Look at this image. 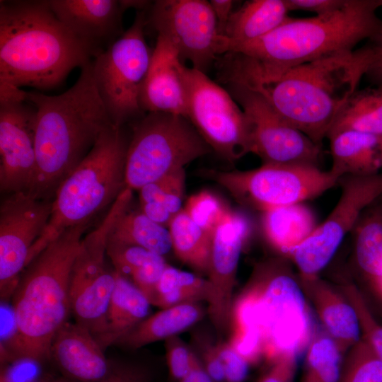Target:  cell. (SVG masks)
I'll list each match as a JSON object with an SVG mask.
<instances>
[{
  "label": "cell",
  "instance_id": "obj_1",
  "mask_svg": "<svg viewBox=\"0 0 382 382\" xmlns=\"http://www.w3.org/2000/svg\"><path fill=\"white\" fill-rule=\"evenodd\" d=\"M378 0H347L340 9L306 18H289L268 35L229 46L216 61L220 80L253 88L289 69L353 52L382 32Z\"/></svg>",
  "mask_w": 382,
  "mask_h": 382
},
{
  "label": "cell",
  "instance_id": "obj_2",
  "mask_svg": "<svg viewBox=\"0 0 382 382\" xmlns=\"http://www.w3.org/2000/svg\"><path fill=\"white\" fill-rule=\"evenodd\" d=\"M25 100L37 110L35 171L26 192L36 199L52 200L61 183L113 124L96 88L92 61L63 93L25 91Z\"/></svg>",
  "mask_w": 382,
  "mask_h": 382
},
{
  "label": "cell",
  "instance_id": "obj_3",
  "mask_svg": "<svg viewBox=\"0 0 382 382\" xmlns=\"http://www.w3.org/2000/svg\"><path fill=\"white\" fill-rule=\"evenodd\" d=\"M92 59L47 0L0 1V83L52 89Z\"/></svg>",
  "mask_w": 382,
  "mask_h": 382
},
{
  "label": "cell",
  "instance_id": "obj_4",
  "mask_svg": "<svg viewBox=\"0 0 382 382\" xmlns=\"http://www.w3.org/2000/svg\"><path fill=\"white\" fill-rule=\"evenodd\" d=\"M88 224L64 231L22 272L11 303L22 357L42 362L50 359L53 339L71 313V272Z\"/></svg>",
  "mask_w": 382,
  "mask_h": 382
},
{
  "label": "cell",
  "instance_id": "obj_5",
  "mask_svg": "<svg viewBox=\"0 0 382 382\" xmlns=\"http://www.w3.org/2000/svg\"><path fill=\"white\" fill-rule=\"evenodd\" d=\"M363 76L362 58L354 50L296 66L250 89L261 94L284 120L320 146Z\"/></svg>",
  "mask_w": 382,
  "mask_h": 382
},
{
  "label": "cell",
  "instance_id": "obj_6",
  "mask_svg": "<svg viewBox=\"0 0 382 382\" xmlns=\"http://www.w3.org/2000/svg\"><path fill=\"white\" fill-rule=\"evenodd\" d=\"M281 263L260 265L231 308L232 328L258 332L270 364L306 351L314 325L306 295Z\"/></svg>",
  "mask_w": 382,
  "mask_h": 382
},
{
  "label": "cell",
  "instance_id": "obj_7",
  "mask_svg": "<svg viewBox=\"0 0 382 382\" xmlns=\"http://www.w3.org/2000/svg\"><path fill=\"white\" fill-rule=\"evenodd\" d=\"M130 134L114 125L100 135L87 156L61 183L49 221L33 245L28 265L66 229L90 220L112 205L126 187L125 163Z\"/></svg>",
  "mask_w": 382,
  "mask_h": 382
},
{
  "label": "cell",
  "instance_id": "obj_8",
  "mask_svg": "<svg viewBox=\"0 0 382 382\" xmlns=\"http://www.w3.org/2000/svg\"><path fill=\"white\" fill-rule=\"evenodd\" d=\"M126 187L138 190L212 150L185 117L148 112L129 124Z\"/></svg>",
  "mask_w": 382,
  "mask_h": 382
},
{
  "label": "cell",
  "instance_id": "obj_9",
  "mask_svg": "<svg viewBox=\"0 0 382 382\" xmlns=\"http://www.w3.org/2000/svg\"><path fill=\"white\" fill-rule=\"evenodd\" d=\"M146 12L137 11L132 25L92 59L96 88L115 126H126L146 114L140 104L153 55L144 37Z\"/></svg>",
  "mask_w": 382,
  "mask_h": 382
},
{
  "label": "cell",
  "instance_id": "obj_10",
  "mask_svg": "<svg viewBox=\"0 0 382 382\" xmlns=\"http://www.w3.org/2000/svg\"><path fill=\"white\" fill-rule=\"evenodd\" d=\"M202 175L240 204L263 213L313 199L340 180L330 170L304 164L262 163L248 170H205Z\"/></svg>",
  "mask_w": 382,
  "mask_h": 382
},
{
  "label": "cell",
  "instance_id": "obj_11",
  "mask_svg": "<svg viewBox=\"0 0 382 382\" xmlns=\"http://www.w3.org/2000/svg\"><path fill=\"white\" fill-rule=\"evenodd\" d=\"M125 187L110 206L100 225L83 237L73 264L69 283L71 313L75 323L88 330L98 341L103 335L106 316L116 284L106 253L108 233L121 211L132 201Z\"/></svg>",
  "mask_w": 382,
  "mask_h": 382
},
{
  "label": "cell",
  "instance_id": "obj_12",
  "mask_svg": "<svg viewBox=\"0 0 382 382\" xmlns=\"http://www.w3.org/2000/svg\"><path fill=\"white\" fill-rule=\"evenodd\" d=\"M187 119L212 151L229 163L250 153L247 117L230 93L205 73L183 69Z\"/></svg>",
  "mask_w": 382,
  "mask_h": 382
},
{
  "label": "cell",
  "instance_id": "obj_13",
  "mask_svg": "<svg viewBox=\"0 0 382 382\" xmlns=\"http://www.w3.org/2000/svg\"><path fill=\"white\" fill-rule=\"evenodd\" d=\"M151 25L170 42L180 62L206 74L219 56L221 35L209 1L158 0L146 12Z\"/></svg>",
  "mask_w": 382,
  "mask_h": 382
},
{
  "label": "cell",
  "instance_id": "obj_14",
  "mask_svg": "<svg viewBox=\"0 0 382 382\" xmlns=\"http://www.w3.org/2000/svg\"><path fill=\"white\" fill-rule=\"evenodd\" d=\"M340 197L327 219L291 254L302 277H313L330 262L364 211L382 196V173L341 178Z\"/></svg>",
  "mask_w": 382,
  "mask_h": 382
},
{
  "label": "cell",
  "instance_id": "obj_15",
  "mask_svg": "<svg viewBox=\"0 0 382 382\" xmlns=\"http://www.w3.org/2000/svg\"><path fill=\"white\" fill-rule=\"evenodd\" d=\"M227 85L247 117L250 153L262 163L318 166L320 146L284 120L258 92L238 84Z\"/></svg>",
  "mask_w": 382,
  "mask_h": 382
},
{
  "label": "cell",
  "instance_id": "obj_16",
  "mask_svg": "<svg viewBox=\"0 0 382 382\" xmlns=\"http://www.w3.org/2000/svg\"><path fill=\"white\" fill-rule=\"evenodd\" d=\"M52 200L36 199L26 191L7 195L0 206V296L11 299L28 265L30 250L43 233Z\"/></svg>",
  "mask_w": 382,
  "mask_h": 382
},
{
  "label": "cell",
  "instance_id": "obj_17",
  "mask_svg": "<svg viewBox=\"0 0 382 382\" xmlns=\"http://www.w3.org/2000/svg\"><path fill=\"white\" fill-rule=\"evenodd\" d=\"M37 110L25 91L12 88L0 94V190L9 195L28 191L35 171Z\"/></svg>",
  "mask_w": 382,
  "mask_h": 382
},
{
  "label": "cell",
  "instance_id": "obj_18",
  "mask_svg": "<svg viewBox=\"0 0 382 382\" xmlns=\"http://www.w3.org/2000/svg\"><path fill=\"white\" fill-rule=\"evenodd\" d=\"M249 233L248 219L229 209L212 234L207 279L213 287L214 298L207 311L217 332L230 325L238 262Z\"/></svg>",
  "mask_w": 382,
  "mask_h": 382
},
{
  "label": "cell",
  "instance_id": "obj_19",
  "mask_svg": "<svg viewBox=\"0 0 382 382\" xmlns=\"http://www.w3.org/2000/svg\"><path fill=\"white\" fill-rule=\"evenodd\" d=\"M61 23L85 46L93 59L123 33L124 10L117 0H47Z\"/></svg>",
  "mask_w": 382,
  "mask_h": 382
},
{
  "label": "cell",
  "instance_id": "obj_20",
  "mask_svg": "<svg viewBox=\"0 0 382 382\" xmlns=\"http://www.w3.org/2000/svg\"><path fill=\"white\" fill-rule=\"evenodd\" d=\"M184 65L170 42L157 36L150 67L140 93V104L145 113L162 112L186 117Z\"/></svg>",
  "mask_w": 382,
  "mask_h": 382
},
{
  "label": "cell",
  "instance_id": "obj_21",
  "mask_svg": "<svg viewBox=\"0 0 382 382\" xmlns=\"http://www.w3.org/2000/svg\"><path fill=\"white\" fill-rule=\"evenodd\" d=\"M104 352L88 330L67 321L53 339L50 359L69 382H101L112 369Z\"/></svg>",
  "mask_w": 382,
  "mask_h": 382
},
{
  "label": "cell",
  "instance_id": "obj_22",
  "mask_svg": "<svg viewBox=\"0 0 382 382\" xmlns=\"http://www.w3.org/2000/svg\"><path fill=\"white\" fill-rule=\"evenodd\" d=\"M301 286L324 330L341 352H347L361 337L359 320L352 304L317 276H301Z\"/></svg>",
  "mask_w": 382,
  "mask_h": 382
},
{
  "label": "cell",
  "instance_id": "obj_23",
  "mask_svg": "<svg viewBox=\"0 0 382 382\" xmlns=\"http://www.w3.org/2000/svg\"><path fill=\"white\" fill-rule=\"evenodd\" d=\"M330 141L332 166L339 179L345 176H368L382 168L381 139L354 130H344L327 137Z\"/></svg>",
  "mask_w": 382,
  "mask_h": 382
},
{
  "label": "cell",
  "instance_id": "obj_24",
  "mask_svg": "<svg viewBox=\"0 0 382 382\" xmlns=\"http://www.w3.org/2000/svg\"><path fill=\"white\" fill-rule=\"evenodd\" d=\"M285 0H251L234 10L220 39L219 56L229 46L255 41L290 17Z\"/></svg>",
  "mask_w": 382,
  "mask_h": 382
},
{
  "label": "cell",
  "instance_id": "obj_25",
  "mask_svg": "<svg viewBox=\"0 0 382 382\" xmlns=\"http://www.w3.org/2000/svg\"><path fill=\"white\" fill-rule=\"evenodd\" d=\"M207 313L199 301L163 308L149 316L116 345L136 350L149 344L166 340L194 326Z\"/></svg>",
  "mask_w": 382,
  "mask_h": 382
},
{
  "label": "cell",
  "instance_id": "obj_26",
  "mask_svg": "<svg viewBox=\"0 0 382 382\" xmlns=\"http://www.w3.org/2000/svg\"><path fill=\"white\" fill-rule=\"evenodd\" d=\"M117 274L116 284L106 316L105 330L98 342L105 351L146 318L151 303L132 282Z\"/></svg>",
  "mask_w": 382,
  "mask_h": 382
},
{
  "label": "cell",
  "instance_id": "obj_27",
  "mask_svg": "<svg viewBox=\"0 0 382 382\" xmlns=\"http://www.w3.org/2000/svg\"><path fill=\"white\" fill-rule=\"evenodd\" d=\"M106 253L115 271L138 287L152 305L159 280L168 265L164 257L141 247L108 240Z\"/></svg>",
  "mask_w": 382,
  "mask_h": 382
},
{
  "label": "cell",
  "instance_id": "obj_28",
  "mask_svg": "<svg viewBox=\"0 0 382 382\" xmlns=\"http://www.w3.org/2000/svg\"><path fill=\"white\" fill-rule=\"evenodd\" d=\"M364 211L354 226L357 265L374 296L382 305V205Z\"/></svg>",
  "mask_w": 382,
  "mask_h": 382
},
{
  "label": "cell",
  "instance_id": "obj_29",
  "mask_svg": "<svg viewBox=\"0 0 382 382\" xmlns=\"http://www.w3.org/2000/svg\"><path fill=\"white\" fill-rule=\"evenodd\" d=\"M262 226L270 245L279 252L289 255L316 227L313 213L301 204L264 212Z\"/></svg>",
  "mask_w": 382,
  "mask_h": 382
},
{
  "label": "cell",
  "instance_id": "obj_30",
  "mask_svg": "<svg viewBox=\"0 0 382 382\" xmlns=\"http://www.w3.org/2000/svg\"><path fill=\"white\" fill-rule=\"evenodd\" d=\"M130 205L116 218L108 241L141 247L163 257L173 250L168 228L153 221L141 210L132 209Z\"/></svg>",
  "mask_w": 382,
  "mask_h": 382
},
{
  "label": "cell",
  "instance_id": "obj_31",
  "mask_svg": "<svg viewBox=\"0 0 382 382\" xmlns=\"http://www.w3.org/2000/svg\"><path fill=\"white\" fill-rule=\"evenodd\" d=\"M344 130L382 137V86L358 89L339 111L326 138Z\"/></svg>",
  "mask_w": 382,
  "mask_h": 382
},
{
  "label": "cell",
  "instance_id": "obj_32",
  "mask_svg": "<svg viewBox=\"0 0 382 382\" xmlns=\"http://www.w3.org/2000/svg\"><path fill=\"white\" fill-rule=\"evenodd\" d=\"M168 229L178 259L194 270L207 274L212 234L194 222L183 209L173 218Z\"/></svg>",
  "mask_w": 382,
  "mask_h": 382
},
{
  "label": "cell",
  "instance_id": "obj_33",
  "mask_svg": "<svg viewBox=\"0 0 382 382\" xmlns=\"http://www.w3.org/2000/svg\"><path fill=\"white\" fill-rule=\"evenodd\" d=\"M214 298L208 279L168 265L159 280L152 303L161 309L191 301H207Z\"/></svg>",
  "mask_w": 382,
  "mask_h": 382
},
{
  "label": "cell",
  "instance_id": "obj_34",
  "mask_svg": "<svg viewBox=\"0 0 382 382\" xmlns=\"http://www.w3.org/2000/svg\"><path fill=\"white\" fill-rule=\"evenodd\" d=\"M342 354L327 332L315 326L306 349L300 382H338Z\"/></svg>",
  "mask_w": 382,
  "mask_h": 382
},
{
  "label": "cell",
  "instance_id": "obj_35",
  "mask_svg": "<svg viewBox=\"0 0 382 382\" xmlns=\"http://www.w3.org/2000/svg\"><path fill=\"white\" fill-rule=\"evenodd\" d=\"M185 188V170L183 168L139 189V204L175 216L183 209Z\"/></svg>",
  "mask_w": 382,
  "mask_h": 382
},
{
  "label": "cell",
  "instance_id": "obj_36",
  "mask_svg": "<svg viewBox=\"0 0 382 382\" xmlns=\"http://www.w3.org/2000/svg\"><path fill=\"white\" fill-rule=\"evenodd\" d=\"M338 382H382V361L362 337L347 351Z\"/></svg>",
  "mask_w": 382,
  "mask_h": 382
},
{
  "label": "cell",
  "instance_id": "obj_37",
  "mask_svg": "<svg viewBox=\"0 0 382 382\" xmlns=\"http://www.w3.org/2000/svg\"><path fill=\"white\" fill-rule=\"evenodd\" d=\"M343 289L345 297L357 313L361 337L382 361V323L378 321L365 296L354 284H347Z\"/></svg>",
  "mask_w": 382,
  "mask_h": 382
},
{
  "label": "cell",
  "instance_id": "obj_38",
  "mask_svg": "<svg viewBox=\"0 0 382 382\" xmlns=\"http://www.w3.org/2000/svg\"><path fill=\"white\" fill-rule=\"evenodd\" d=\"M183 209L194 222L211 234L229 211L217 196L208 190L190 196Z\"/></svg>",
  "mask_w": 382,
  "mask_h": 382
},
{
  "label": "cell",
  "instance_id": "obj_39",
  "mask_svg": "<svg viewBox=\"0 0 382 382\" xmlns=\"http://www.w3.org/2000/svg\"><path fill=\"white\" fill-rule=\"evenodd\" d=\"M1 366L22 357L20 333L11 303L1 301Z\"/></svg>",
  "mask_w": 382,
  "mask_h": 382
},
{
  "label": "cell",
  "instance_id": "obj_40",
  "mask_svg": "<svg viewBox=\"0 0 382 382\" xmlns=\"http://www.w3.org/2000/svg\"><path fill=\"white\" fill-rule=\"evenodd\" d=\"M165 349L170 376L179 382L192 369L196 354L178 335L166 340Z\"/></svg>",
  "mask_w": 382,
  "mask_h": 382
},
{
  "label": "cell",
  "instance_id": "obj_41",
  "mask_svg": "<svg viewBox=\"0 0 382 382\" xmlns=\"http://www.w3.org/2000/svg\"><path fill=\"white\" fill-rule=\"evenodd\" d=\"M44 363L29 357L16 358L1 366L0 376L7 382H45L52 376L45 371Z\"/></svg>",
  "mask_w": 382,
  "mask_h": 382
},
{
  "label": "cell",
  "instance_id": "obj_42",
  "mask_svg": "<svg viewBox=\"0 0 382 382\" xmlns=\"http://www.w3.org/2000/svg\"><path fill=\"white\" fill-rule=\"evenodd\" d=\"M192 349L208 374L216 382H226L224 369L218 355L216 343L207 334L195 332L192 336Z\"/></svg>",
  "mask_w": 382,
  "mask_h": 382
},
{
  "label": "cell",
  "instance_id": "obj_43",
  "mask_svg": "<svg viewBox=\"0 0 382 382\" xmlns=\"http://www.w3.org/2000/svg\"><path fill=\"white\" fill-rule=\"evenodd\" d=\"M226 382H243L248 376L250 364L232 347L228 342H216Z\"/></svg>",
  "mask_w": 382,
  "mask_h": 382
},
{
  "label": "cell",
  "instance_id": "obj_44",
  "mask_svg": "<svg viewBox=\"0 0 382 382\" xmlns=\"http://www.w3.org/2000/svg\"><path fill=\"white\" fill-rule=\"evenodd\" d=\"M364 64V76L376 86H382V32L357 49Z\"/></svg>",
  "mask_w": 382,
  "mask_h": 382
},
{
  "label": "cell",
  "instance_id": "obj_45",
  "mask_svg": "<svg viewBox=\"0 0 382 382\" xmlns=\"http://www.w3.org/2000/svg\"><path fill=\"white\" fill-rule=\"evenodd\" d=\"M153 372L146 365L135 361H112L108 376L101 382H151Z\"/></svg>",
  "mask_w": 382,
  "mask_h": 382
},
{
  "label": "cell",
  "instance_id": "obj_46",
  "mask_svg": "<svg viewBox=\"0 0 382 382\" xmlns=\"http://www.w3.org/2000/svg\"><path fill=\"white\" fill-rule=\"evenodd\" d=\"M297 359L283 357L270 364V369L259 382H292L296 369Z\"/></svg>",
  "mask_w": 382,
  "mask_h": 382
},
{
  "label": "cell",
  "instance_id": "obj_47",
  "mask_svg": "<svg viewBox=\"0 0 382 382\" xmlns=\"http://www.w3.org/2000/svg\"><path fill=\"white\" fill-rule=\"evenodd\" d=\"M347 0H285L290 11H311L316 16L325 15L342 8Z\"/></svg>",
  "mask_w": 382,
  "mask_h": 382
},
{
  "label": "cell",
  "instance_id": "obj_48",
  "mask_svg": "<svg viewBox=\"0 0 382 382\" xmlns=\"http://www.w3.org/2000/svg\"><path fill=\"white\" fill-rule=\"evenodd\" d=\"M209 4L216 18L219 34L224 37L227 24L234 11L235 1L232 0H211Z\"/></svg>",
  "mask_w": 382,
  "mask_h": 382
},
{
  "label": "cell",
  "instance_id": "obj_49",
  "mask_svg": "<svg viewBox=\"0 0 382 382\" xmlns=\"http://www.w3.org/2000/svg\"><path fill=\"white\" fill-rule=\"evenodd\" d=\"M179 382H216L208 374L196 355L193 365L189 373Z\"/></svg>",
  "mask_w": 382,
  "mask_h": 382
},
{
  "label": "cell",
  "instance_id": "obj_50",
  "mask_svg": "<svg viewBox=\"0 0 382 382\" xmlns=\"http://www.w3.org/2000/svg\"><path fill=\"white\" fill-rule=\"evenodd\" d=\"M45 382H69L64 377L62 378H54V377H50L48 380H47Z\"/></svg>",
  "mask_w": 382,
  "mask_h": 382
},
{
  "label": "cell",
  "instance_id": "obj_51",
  "mask_svg": "<svg viewBox=\"0 0 382 382\" xmlns=\"http://www.w3.org/2000/svg\"><path fill=\"white\" fill-rule=\"evenodd\" d=\"M0 382H7L4 378L1 376H0Z\"/></svg>",
  "mask_w": 382,
  "mask_h": 382
},
{
  "label": "cell",
  "instance_id": "obj_52",
  "mask_svg": "<svg viewBox=\"0 0 382 382\" xmlns=\"http://www.w3.org/2000/svg\"><path fill=\"white\" fill-rule=\"evenodd\" d=\"M380 7L382 6V0H378Z\"/></svg>",
  "mask_w": 382,
  "mask_h": 382
},
{
  "label": "cell",
  "instance_id": "obj_53",
  "mask_svg": "<svg viewBox=\"0 0 382 382\" xmlns=\"http://www.w3.org/2000/svg\"><path fill=\"white\" fill-rule=\"evenodd\" d=\"M381 158H382V139H381Z\"/></svg>",
  "mask_w": 382,
  "mask_h": 382
}]
</instances>
